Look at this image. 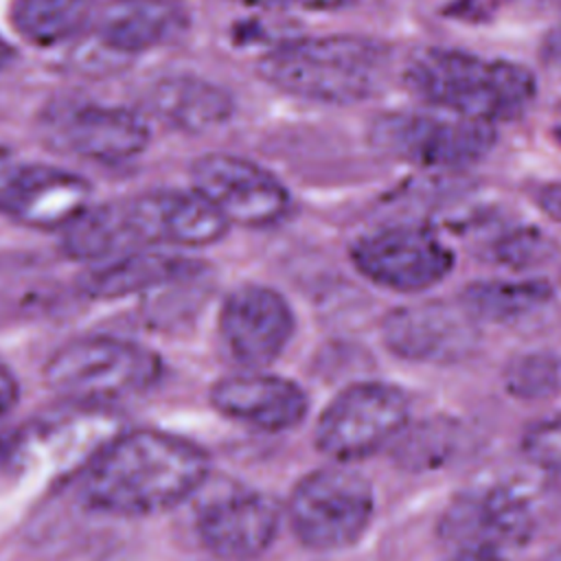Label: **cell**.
<instances>
[{"instance_id": "cell-1", "label": "cell", "mask_w": 561, "mask_h": 561, "mask_svg": "<svg viewBox=\"0 0 561 561\" xmlns=\"http://www.w3.org/2000/svg\"><path fill=\"white\" fill-rule=\"evenodd\" d=\"M210 460L193 440L153 427L121 432L88 460L79 497L110 517H147L199 491Z\"/></svg>"}, {"instance_id": "cell-2", "label": "cell", "mask_w": 561, "mask_h": 561, "mask_svg": "<svg viewBox=\"0 0 561 561\" xmlns=\"http://www.w3.org/2000/svg\"><path fill=\"white\" fill-rule=\"evenodd\" d=\"M390 66L392 50L383 42L362 35H322L272 46L256 61V72L289 96L348 105L377 96Z\"/></svg>"}, {"instance_id": "cell-3", "label": "cell", "mask_w": 561, "mask_h": 561, "mask_svg": "<svg viewBox=\"0 0 561 561\" xmlns=\"http://www.w3.org/2000/svg\"><path fill=\"white\" fill-rule=\"evenodd\" d=\"M403 83L434 110L491 125L524 114L537 96V77L524 64L445 46L414 53Z\"/></svg>"}, {"instance_id": "cell-4", "label": "cell", "mask_w": 561, "mask_h": 561, "mask_svg": "<svg viewBox=\"0 0 561 561\" xmlns=\"http://www.w3.org/2000/svg\"><path fill=\"white\" fill-rule=\"evenodd\" d=\"M162 359L149 346L116 335H83L61 344L44 366L46 386L77 405H112L149 392Z\"/></svg>"}, {"instance_id": "cell-5", "label": "cell", "mask_w": 561, "mask_h": 561, "mask_svg": "<svg viewBox=\"0 0 561 561\" xmlns=\"http://www.w3.org/2000/svg\"><path fill=\"white\" fill-rule=\"evenodd\" d=\"M375 149L421 169H465L486 158L495 142V125L451 112L397 110L370 121Z\"/></svg>"}, {"instance_id": "cell-6", "label": "cell", "mask_w": 561, "mask_h": 561, "mask_svg": "<svg viewBox=\"0 0 561 561\" xmlns=\"http://www.w3.org/2000/svg\"><path fill=\"white\" fill-rule=\"evenodd\" d=\"M375 511L370 482L346 465L320 467L294 486L287 504L298 541L311 550L351 548L366 533Z\"/></svg>"}, {"instance_id": "cell-7", "label": "cell", "mask_w": 561, "mask_h": 561, "mask_svg": "<svg viewBox=\"0 0 561 561\" xmlns=\"http://www.w3.org/2000/svg\"><path fill=\"white\" fill-rule=\"evenodd\" d=\"M37 131L57 153L103 164L131 160L151 140L149 123L136 110L85 99L50 101L37 118Z\"/></svg>"}, {"instance_id": "cell-8", "label": "cell", "mask_w": 561, "mask_h": 561, "mask_svg": "<svg viewBox=\"0 0 561 561\" xmlns=\"http://www.w3.org/2000/svg\"><path fill=\"white\" fill-rule=\"evenodd\" d=\"M405 392L383 381L344 388L316 423V447L335 462H353L386 447L408 425Z\"/></svg>"}, {"instance_id": "cell-9", "label": "cell", "mask_w": 561, "mask_h": 561, "mask_svg": "<svg viewBox=\"0 0 561 561\" xmlns=\"http://www.w3.org/2000/svg\"><path fill=\"white\" fill-rule=\"evenodd\" d=\"M129 252L145 248H204L228 232V221L191 188H158L116 199Z\"/></svg>"}, {"instance_id": "cell-10", "label": "cell", "mask_w": 561, "mask_h": 561, "mask_svg": "<svg viewBox=\"0 0 561 561\" xmlns=\"http://www.w3.org/2000/svg\"><path fill=\"white\" fill-rule=\"evenodd\" d=\"M193 188L228 221L265 228L280 221L291 204L283 182L254 160L210 151L191 164Z\"/></svg>"}, {"instance_id": "cell-11", "label": "cell", "mask_w": 561, "mask_h": 561, "mask_svg": "<svg viewBox=\"0 0 561 561\" xmlns=\"http://www.w3.org/2000/svg\"><path fill=\"white\" fill-rule=\"evenodd\" d=\"M351 261L370 283L392 291L430 289L454 267L447 243L419 226H392L359 237Z\"/></svg>"}, {"instance_id": "cell-12", "label": "cell", "mask_w": 561, "mask_h": 561, "mask_svg": "<svg viewBox=\"0 0 561 561\" xmlns=\"http://www.w3.org/2000/svg\"><path fill=\"white\" fill-rule=\"evenodd\" d=\"M537 511L517 484L497 482L462 493L443 515V537L462 550L497 552L519 548L535 535Z\"/></svg>"}, {"instance_id": "cell-13", "label": "cell", "mask_w": 561, "mask_h": 561, "mask_svg": "<svg viewBox=\"0 0 561 561\" xmlns=\"http://www.w3.org/2000/svg\"><path fill=\"white\" fill-rule=\"evenodd\" d=\"M92 184L46 162L0 167V215L33 230H64L92 202Z\"/></svg>"}, {"instance_id": "cell-14", "label": "cell", "mask_w": 561, "mask_h": 561, "mask_svg": "<svg viewBox=\"0 0 561 561\" xmlns=\"http://www.w3.org/2000/svg\"><path fill=\"white\" fill-rule=\"evenodd\" d=\"M294 333L289 302L272 287L239 285L219 309V335L228 355L248 370L278 359Z\"/></svg>"}, {"instance_id": "cell-15", "label": "cell", "mask_w": 561, "mask_h": 561, "mask_svg": "<svg viewBox=\"0 0 561 561\" xmlns=\"http://www.w3.org/2000/svg\"><path fill=\"white\" fill-rule=\"evenodd\" d=\"M278 522L280 508L270 495L252 489H230L199 506L195 528L213 557L250 561L272 546Z\"/></svg>"}, {"instance_id": "cell-16", "label": "cell", "mask_w": 561, "mask_h": 561, "mask_svg": "<svg viewBox=\"0 0 561 561\" xmlns=\"http://www.w3.org/2000/svg\"><path fill=\"white\" fill-rule=\"evenodd\" d=\"M476 318L465 307L430 300L392 309L381 322L383 344L410 362H458L478 344Z\"/></svg>"}, {"instance_id": "cell-17", "label": "cell", "mask_w": 561, "mask_h": 561, "mask_svg": "<svg viewBox=\"0 0 561 561\" xmlns=\"http://www.w3.org/2000/svg\"><path fill=\"white\" fill-rule=\"evenodd\" d=\"M208 274V265L199 259L164 248H145L92 265L81 280V289L96 300H118L199 287L206 285Z\"/></svg>"}, {"instance_id": "cell-18", "label": "cell", "mask_w": 561, "mask_h": 561, "mask_svg": "<svg viewBox=\"0 0 561 561\" xmlns=\"http://www.w3.org/2000/svg\"><path fill=\"white\" fill-rule=\"evenodd\" d=\"M210 403L219 414L263 432L296 427L309 408V399L298 383L259 370L219 379L210 388Z\"/></svg>"}, {"instance_id": "cell-19", "label": "cell", "mask_w": 561, "mask_h": 561, "mask_svg": "<svg viewBox=\"0 0 561 561\" xmlns=\"http://www.w3.org/2000/svg\"><path fill=\"white\" fill-rule=\"evenodd\" d=\"M186 26L188 11L180 0H105L90 22L94 44L116 57L158 48Z\"/></svg>"}, {"instance_id": "cell-20", "label": "cell", "mask_w": 561, "mask_h": 561, "mask_svg": "<svg viewBox=\"0 0 561 561\" xmlns=\"http://www.w3.org/2000/svg\"><path fill=\"white\" fill-rule=\"evenodd\" d=\"M145 110L182 134H206L234 114L232 94L197 75H164L145 92Z\"/></svg>"}, {"instance_id": "cell-21", "label": "cell", "mask_w": 561, "mask_h": 561, "mask_svg": "<svg viewBox=\"0 0 561 561\" xmlns=\"http://www.w3.org/2000/svg\"><path fill=\"white\" fill-rule=\"evenodd\" d=\"M94 0H11V24L33 46H59L90 28Z\"/></svg>"}, {"instance_id": "cell-22", "label": "cell", "mask_w": 561, "mask_h": 561, "mask_svg": "<svg viewBox=\"0 0 561 561\" xmlns=\"http://www.w3.org/2000/svg\"><path fill=\"white\" fill-rule=\"evenodd\" d=\"M550 287L541 280H482L462 291V307L486 322L511 324L550 305Z\"/></svg>"}, {"instance_id": "cell-23", "label": "cell", "mask_w": 561, "mask_h": 561, "mask_svg": "<svg viewBox=\"0 0 561 561\" xmlns=\"http://www.w3.org/2000/svg\"><path fill=\"white\" fill-rule=\"evenodd\" d=\"M482 256L513 270L535 267L554 254L552 239L537 226H502L482 239Z\"/></svg>"}, {"instance_id": "cell-24", "label": "cell", "mask_w": 561, "mask_h": 561, "mask_svg": "<svg viewBox=\"0 0 561 561\" xmlns=\"http://www.w3.org/2000/svg\"><path fill=\"white\" fill-rule=\"evenodd\" d=\"M397 460L408 469H432L449 458L456 445V430L443 421H425L412 430H401Z\"/></svg>"}, {"instance_id": "cell-25", "label": "cell", "mask_w": 561, "mask_h": 561, "mask_svg": "<svg viewBox=\"0 0 561 561\" xmlns=\"http://www.w3.org/2000/svg\"><path fill=\"white\" fill-rule=\"evenodd\" d=\"M506 388L522 399H543L561 388V370L554 357L528 353L515 357L506 368Z\"/></svg>"}, {"instance_id": "cell-26", "label": "cell", "mask_w": 561, "mask_h": 561, "mask_svg": "<svg viewBox=\"0 0 561 561\" xmlns=\"http://www.w3.org/2000/svg\"><path fill=\"white\" fill-rule=\"evenodd\" d=\"M524 456L552 473H561V414L533 423L522 436Z\"/></svg>"}, {"instance_id": "cell-27", "label": "cell", "mask_w": 561, "mask_h": 561, "mask_svg": "<svg viewBox=\"0 0 561 561\" xmlns=\"http://www.w3.org/2000/svg\"><path fill=\"white\" fill-rule=\"evenodd\" d=\"M245 7L265 11H289V13H313V11H340L353 7L357 0H234Z\"/></svg>"}, {"instance_id": "cell-28", "label": "cell", "mask_w": 561, "mask_h": 561, "mask_svg": "<svg viewBox=\"0 0 561 561\" xmlns=\"http://www.w3.org/2000/svg\"><path fill=\"white\" fill-rule=\"evenodd\" d=\"M20 401V381L15 373L0 362V419L11 414Z\"/></svg>"}, {"instance_id": "cell-29", "label": "cell", "mask_w": 561, "mask_h": 561, "mask_svg": "<svg viewBox=\"0 0 561 561\" xmlns=\"http://www.w3.org/2000/svg\"><path fill=\"white\" fill-rule=\"evenodd\" d=\"M537 202L541 206V210L552 217L554 221L561 224V182H552L546 184L539 193H537Z\"/></svg>"}, {"instance_id": "cell-30", "label": "cell", "mask_w": 561, "mask_h": 561, "mask_svg": "<svg viewBox=\"0 0 561 561\" xmlns=\"http://www.w3.org/2000/svg\"><path fill=\"white\" fill-rule=\"evenodd\" d=\"M543 55H546L550 61H554V64L561 66V26L548 35Z\"/></svg>"}, {"instance_id": "cell-31", "label": "cell", "mask_w": 561, "mask_h": 561, "mask_svg": "<svg viewBox=\"0 0 561 561\" xmlns=\"http://www.w3.org/2000/svg\"><path fill=\"white\" fill-rule=\"evenodd\" d=\"M449 561H506L504 554L497 552H478V550H462L456 557H451Z\"/></svg>"}, {"instance_id": "cell-32", "label": "cell", "mask_w": 561, "mask_h": 561, "mask_svg": "<svg viewBox=\"0 0 561 561\" xmlns=\"http://www.w3.org/2000/svg\"><path fill=\"white\" fill-rule=\"evenodd\" d=\"M15 61V48L0 35V70L9 68Z\"/></svg>"}, {"instance_id": "cell-33", "label": "cell", "mask_w": 561, "mask_h": 561, "mask_svg": "<svg viewBox=\"0 0 561 561\" xmlns=\"http://www.w3.org/2000/svg\"><path fill=\"white\" fill-rule=\"evenodd\" d=\"M546 561H561V548L552 550V552L546 557Z\"/></svg>"}]
</instances>
